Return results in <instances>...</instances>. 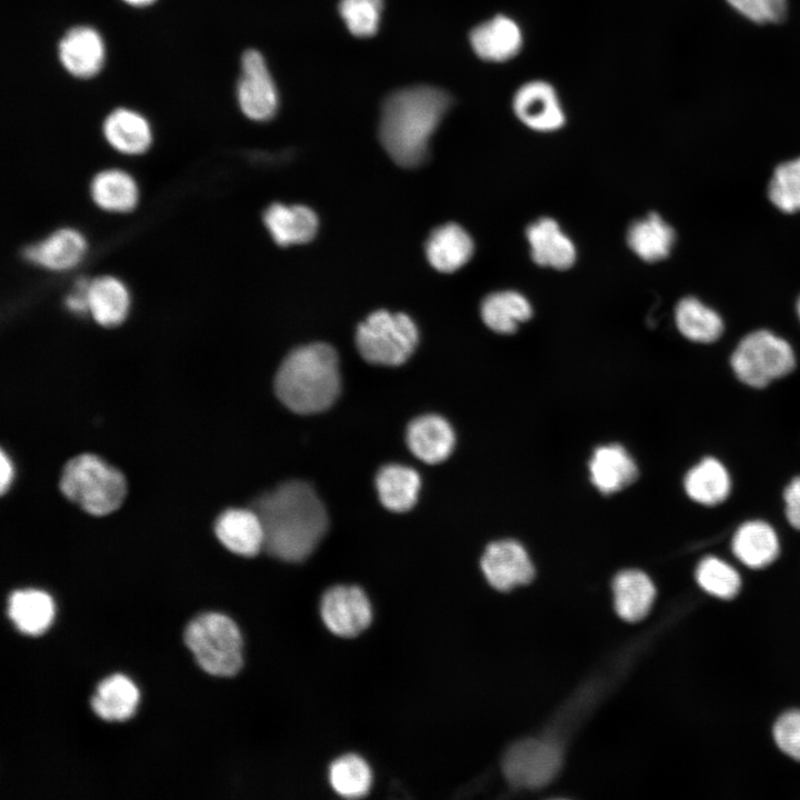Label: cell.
<instances>
[{"mask_svg":"<svg viewBox=\"0 0 800 800\" xmlns=\"http://www.w3.org/2000/svg\"><path fill=\"white\" fill-rule=\"evenodd\" d=\"M88 279H78L73 289L64 298V306L68 311L76 316L88 314L87 287Z\"/></svg>","mask_w":800,"mask_h":800,"instance_id":"41","label":"cell"},{"mask_svg":"<svg viewBox=\"0 0 800 800\" xmlns=\"http://www.w3.org/2000/svg\"><path fill=\"white\" fill-rule=\"evenodd\" d=\"M60 490L92 516H107L123 502L127 482L120 470L92 453L76 456L63 467Z\"/></svg>","mask_w":800,"mask_h":800,"instance_id":"4","label":"cell"},{"mask_svg":"<svg viewBox=\"0 0 800 800\" xmlns=\"http://www.w3.org/2000/svg\"><path fill=\"white\" fill-rule=\"evenodd\" d=\"M253 510L264 530V550L288 562L306 560L329 526L327 510L307 482L291 480L257 499Z\"/></svg>","mask_w":800,"mask_h":800,"instance_id":"1","label":"cell"},{"mask_svg":"<svg viewBox=\"0 0 800 800\" xmlns=\"http://www.w3.org/2000/svg\"><path fill=\"white\" fill-rule=\"evenodd\" d=\"M419 331L406 313L378 310L357 329L356 343L361 357L379 366L404 363L417 348Z\"/></svg>","mask_w":800,"mask_h":800,"instance_id":"6","label":"cell"},{"mask_svg":"<svg viewBox=\"0 0 800 800\" xmlns=\"http://www.w3.org/2000/svg\"><path fill=\"white\" fill-rule=\"evenodd\" d=\"M0 489L1 492H7L14 479V466L13 461L11 460L10 456H8L3 450L1 451V459H0Z\"/></svg>","mask_w":800,"mask_h":800,"instance_id":"42","label":"cell"},{"mask_svg":"<svg viewBox=\"0 0 800 800\" xmlns=\"http://www.w3.org/2000/svg\"><path fill=\"white\" fill-rule=\"evenodd\" d=\"M614 607L618 614L627 621H638L646 617L656 597L654 584L640 570H623L613 580Z\"/></svg>","mask_w":800,"mask_h":800,"instance_id":"30","label":"cell"},{"mask_svg":"<svg viewBox=\"0 0 800 800\" xmlns=\"http://www.w3.org/2000/svg\"><path fill=\"white\" fill-rule=\"evenodd\" d=\"M731 548L734 556L752 569L771 564L780 550L774 529L761 520L742 523L733 534Z\"/></svg>","mask_w":800,"mask_h":800,"instance_id":"24","label":"cell"},{"mask_svg":"<svg viewBox=\"0 0 800 800\" xmlns=\"http://www.w3.org/2000/svg\"><path fill=\"white\" fill-rule=\"evenodd\" d=\"M480 313L490 330L499 334H511L531 318L532 307L522 293L502 290L492 292L482 300Z\"/></svg>","mask_w":800,"mask_h":800,"instance_id":"29","label":"cell"},{"mask_svg":"<svg viewBox=\"0 0 800 800\" xmlns=\"http://www.w3.org/2000/svg\"><path fill=\"white\" fill-rule=\"evenodd\" d=\"M339 360L336 350L322 342L292 350L280 364L274 390L279 400L299 414L329 409L340 393Z\"/></svg>","mask_w":800,"mask_h":800,"instance_id":"3","label":"cell"},{"mask_svg":"<svg viewBox=\"0 0 800 800\" xmlns=\"http://www.w3.org/2000/svg\"><path fill=\"white\" fill-rule=\"evenodd\" d=\"M88 314L103 328H114L127 319L131 294L126 283L111 274L90 279L87 287Z\"/></svg>","mask_w":800,"mask_h":800,"instance_id":"18","label":"cell"},{"mask_svg":"<svg viewBox=\"0 0 800 800\" xmlns=\"http://www.w3.org/2000/svg\"><path fill=\"white\" fill-rule=\"evenodd\" d=\"M451 104V96L436 87L414 86L392 92L382 106L379 137L393 161L404 168L421 164Z\"/></svg>","mask_w":800,"mask_h":800,"instance_id":"2","label":"cell"},{"mask_svg":"<svg viewBox=\"0 0 800 800\" xmlns=\"http://www.w3.org/2000/svg\"><path fill=\"white\" fill-rule=\"evenodd\" d=\"M184 642L198 666L211 676L231 677L242 667L241 632L226 614L207 612L192 619Z\"/></svg>","mask_w":800,"mask_h":800,"instance_id":"5","label":"cell"},{"mask_svg":"<svg viewBox=\"0 0 800 800\" xmlns=\"http://www.w3.org/2000/svg\"><path fill=\"white\" fill-rule=\"evenodd\" d=\"M329 780L341 797L361 798L371 788L372 773L364 759L357 754H346L332 762Z\"/></svg>","mask_w":800,"mask_h":800,"instance_id":"34","label":"cell"},{"mask_svg":"<svg viewBox=\"0 0 800 800\" xmlns=\"http://www.w3.org/2000/svg\"><path fill=\"white\" fill-rule=\"evenodd\" d=\"M406 440L410 451L426 463L444 461L452 452L456 436L451 424L441 416L423 414L407 427Z\"/></svg>","mask_w":800,"mask_h":800,"instance_id":"16","label":"cell"},{"mask_svg":"<svg viewBox=\"0 0 800 800\" xmlns=\"http://www.w3.org/2000/svg\"><path fill=\"white\" fill-rule=\"evenodd\" d=\"M321 617L334 634L352 638L364 631L372 620L367 594L356 586H336L321 600Z\"/></svg>","mask_w":800,"mask_h":800,"instance_id":"10","label":"cell"},{"mask_svg":"<svg viewBox=\"0 0 800 800\" xmlns=\"http://www.w3.org/2000/svg\"><path fill=\"white\" fill-rule=\"evenodd\" d=\"M526 237L531 258L538 266L567 270L576 262V246L554 219L543 217L533 221L528 226Z\"/></svg>","mask_w":800,"mask_h":800,"instance_id":"15","label":"cell"},{"mask_svg":"<svg viewBox=\"0 0 800 800\" xmlns=\"http://www.w3.org/2000/svg\"><path fill=\"white\" fill-rule=\"evenodd\" d=\"M590 479L603 494L630 486L638 478V467L629 452L618 443L598 447L589 461Z\"/></svg>","mask_w":800,"mask_h":800,"instance_id":"21","label":"cell"},{"mask_svg":"<svg viewBox=\"0 0 800 800\" xmlns=\"http://www.w3.org/2000/svg\"><path fill=\"white\" fill-rule=\"evenodd\" d=\"M131 6L143 7L151 4L156 0H123Z\"/></svg>","mask_w":800,"mask_h":800,"instance_id":"43","label":"cell"},{"mask_svg":"<svg viewBox=\"0 0 800 800\" xmlns=\"http://www.w3.org/2000/svg\"><path fill=\"white\" fill-rule=\"evenodd\" d=\"M473 52L488 62H506L513 59L523 46V33L518 22L504 14H497L478 26L469 34Z\"/></svg>","mask_w":800,"mask_h":800,"instance_id":"14","label":"cell"},{"mask_svg":"<svg viewBox=\"0 0 800 800\" xmlns=\"http://www.w3.org/2000/svg\"><path fill=\"white\" fill-rule=\"evenodd\" d=\"M218 540L231 552L253 557L264 548V530L254 510L231 508L214 522Z\"/></svg>","mask_w":800,"mask_h":800,"instance_id":"17","label":"cell"},{"mask_svg":"<svg viewBox=\"0 0 800 800\" xmlns=\"http://www.w3.org/2000/svg\"><path fill=\"white\" fill-rule=\"evenodd\" d=\"M771 202L781 211H800V157L779 164L768 188Z\"/></svg>","mask_w":800,"mask_h":800,"instance_id":"36","label":"cell"},{"mask_svg":"<svg viewBox=\"0 0 800 800\" xmlns=\"http://www.w3.org/2000/svg\"><path fill=\"white\" fill-rule=\"evenodd\" d=\"M237 98L243 114L254 121H267L278 110L277 87L262 54L257 50H247L242 56Z\"/></svg>","mask_w":800,"mask_h":800,"instance_id":"9","label":"cell"},{"mask_svg":"<svg viewBox=\"0 0 800 800\" xmlns=\"http://www.w3.org/2000/svg\"><path fill=\"white\" fill-rule=\"evenodd\" d=\"M102 132L116 151L127 156L144 153L152 142L148 121L141 114L123 108L108 114L102 124Z\"/></svg>","mask_w":800,"mask_h":800,"instance_id":"25","label":"cell"},{"mask_svg":"<svg viewBox=\"0 0 800 800\" xmlns=\"http://www.w3.org/2000/svg\"><path fill=\"white\" fill-rule=\"evenodd\" d=\"M746 19L758 23H780L787 18L788 0H726Z\"/></svg>","mask_w":800,"mask_h":800,"instance_id":"38","label":"cell"},{"mask_svg":"<svg viewBox=\"0 0 800 800\" xmlns=\"http://www.w3.org/2000/svg\"><path fill=\"white\" fill-rule=\"evenodd\" d=\"M89 194L100 210L109 213L131 212L140 198L134 177L119 168L97 172L90 181Z\"/></svg>","mask_w":800,"mask_h":800,"instance_id":"20","label":"cell"},{"mask_svg":"<svg viewBox=\"0 0 800 800\" xmlns=\"http://www.w3.org/2000/svg\"><path fill=\"white\" fill-rule=\"evenodd\" d=\"M683 483L690 499L709 507L724 501L731 490V480L726 467L712 457H707L692 467L687 472Z\"/></svg>","mask_w":800,"mask_h":800,"instance_id":"32","label":"cell"},{"mask_svg":"<svg viewBox=\"0 0 800 800\" xmlns=\"http://www.w3.org/2000/svg\"><path fill=\"white\" fill-rule=\"evenodd\" d=\"M383 0H340L339 12L356 37H371L379 29Z\"/></svg>","mask_w":800,"mask_h":800,"instance_id":"37","label":"cell"},{"mask_svg":"<svg viewBox=\"0 0 800 800\" xmlns=\"http://www.w3.org/2000/svg\"><path fill=\"white\" fill-rule=\"evenodd\" d=\"M674 318L682 336L694 342H713L723 332L721 317L693 297L683 298L678 302Z\"/></svg>","mask_w":800,"mask_h":800,"instance_id":"33","label":"cell"},{"mask_svg":"<svg viewBox=\"0 0 800 800\" xmlns=\"http://www.w3.org/2000/svg\"><path fill=\"white\" fill-rule=\"evenodd\" d=\"M773 738L783 753L800 761V711L783 713L773 727Z\"/></svg>","mask_w":800,"mask_h":800,"instance_id":"39","label":"cell"},{"mask_svg":"<svg viewBox=\"0 0 800 800\" xmlns=\"http://www.w3.org/2000/svg\"><path fill=\"white\" fill-rule=\"evenodd\" d=\"M694 576L698 584L707 593L720 599L736 597L741 587L739 573L716 557L703 558L697 566Z\"/></svg>","mask_w":800,"mask_h":800,"instance_id":"35","label":"cell"},{"mask_svg":"<svg viewBox=\"0 0 800 800\" xmlns=\"http://www.w3.org/2000/svg\"><path fill=\"white\" fill-rule=\"evenodd\" d=\"M473 240L457 223H446L434 229L426 243V254L438 271L450 273L462 268L472 257Z\"/></svg>","mask_w":800,"mask_h":800,"instance_id":"23","label":"cell"},{"mask_svg":"<svg viewBox=\"0 0 800 800\" xmlns=\"http://www.w3.org/2000/svg\"><path fill=\"white\" fill-rule=\"evenodd\" d=\"M139 702L136 684L121 673L104 678L91 698L92 711L106 721H124L132 717Z\"/></svg>","mask_w":800,"mask_h":800,"instance_id":"28","label":"cell"},{"mask_svg":"<svg viewBox=\"0 0 800 800\" xmlns=\"http://www.w3.org/2000/svg\"><path fill=\"white\" fill-rule=\"evenodd\" d=\"M59 58L64 69L72 76L91 78L103 64V42L94 29L86 26L74 27L61 39Z\"/></svg>","mask_w":800,"mask_h":800,"instance_id":"19","label":"cell"},{"mask_svg":"<svg viewBox=\"0 0 800 800\" xmlns=\"http://www.w3.org/2000/svg\"><path fill=\"white\" fill-rule=\"evenodd\" d=\"M797 311H798V314H799V318H800V297H799L798 302H797Z\"/></svg>","mask_w":800,"mask_h":800,"instance_id":"44","label":"cell"},{"mask_svg":"<svg viewBox=\"0 0 800 800\" xmlns=\"http://www.w3.org/2000/svg\"><path fill=\"white\" fill-rule=\"evenodd\" d=\"M737 378L752 388H763L789 374L796 367L791 346L768 330L747 334L730 359Z\"/></svg>","mask_w":800,"mask_h":800,"instance_id":"7","label":"cell"},{"mask_svg":"<svg viewBox=\"0 0 800 800\" xmlns=\"http://www.w3.org/2000/svg\"><path fill=\"white\" fill-rule=\"evenodd\" d=\"M783 499L789 523L800 530V476L793 478L786 487Z\"/></svg>","mask_w":800,"mask_h":800,"instance_id":"40","label":"cell"},{"mask_svg":"<svg viewBox=\"0 0 800 800\" xmlns=\"http://www.w3.org/2000/svg\"><path fill=\"white\" fill-rule=\"evenodd\" d=\"M8 616L20 632L39 636L49 628L53 620V601L42 590H16L8 599Z\"/></svg>","mask_w":800,"mask_h":800,"instance_id":"26","label":"cell"},{"mask_svg":"<svg viewBox=\"0 0 800 800\" xmlns=\"http://www.w3.org/2000/svg\"><path fill=\"white\" fill-rule=\"evenodd\" d=\"M481 568L488 582L500 591L526 584L534 576V568L526 549L510 539L490 543L482 554Z\"/></svg>","mask_w":800,"mask_h":800,"instance_id":"12","label":"cell"},{"mask_svg":"<svg viewBox=\"0 0 800 800\" xmlns=\"http://www.w3.org/2000/svg\"><path fill=\"white\" fill-rule=\"evenodd\" d=\"M87 251L88 242L83 233L78 229L63 227L27 246L23 258L44 270L66 272L79 266Z\"/></svg>","mask_w":800,"mask_h":800,"instance_id":"13","label":"cell"},{"mask_svg":"<svg viewBox=\"0 0 800 800\" xmlns=\"http://www.w3.org/2000/svg\"><path fill=\"white\" fill-rule=\"evenodd\" d=\"M420 484V476L414 469L398 463L383 466L376 476L379 499L393 512H406L414 507Z\"/></svg>","mask_w":800,"mask_h":800,"instance_id":"27","label":"cell"},{"mask_svg":"<svg viewBox=\"0 0 800 800\" xmlns=\"http://www.w3.org/2000/svg\"><path fill=\"white\" fill-rule=\"evenodd\" d=\"M263 222L273 241L281 247L306 243L318 231L317 214L302 204L272 203L263 213Z\"/></svg>","mask_w":800,"mask_h":800,"instance_id":"22","label":"cell"},{"mask_svg":"<svg viewBox=\"0 0 800 800\" xmlns=\"http://www.w3.org/2000/svg\"><path fill=\"white\" fill-rule=\"evenodd\" d=\"M674 240V230L654 212L634 221L627 233L629 248L646 262L666 259Z\"/></svg>","mask_w":800,"mask_h":800,"instance_id":"31","label":"cell"},{"mask_svg":"<svg viewBox=\"0 0 800 800\" xmlns=\"http://www.w3.org/2000/svg\"><path fill=\"white\" fill-rule=\"evenodd\" d=\"M560 764L561 754L556 744L539 739H526L507 751L502 769L511 784L540 788L554 778Z\"/></svg>","mask_w":800,"mask_h":800,"instance_id":"8","label":"cell"},{"mask_svg":"<svg viewBox=\"0 0 800 800\" xmlns=\"http://www.w3.org/2000/svg\"><path fill=\"white\" fill-rule=\"evenodd\" d=\"M516 117L537 132H553L566 123V113L556 89L547 81L523 83L512 99Z\"/></svg>","mask_w":800,"mask_h":800,"instance_id":"11","label":"cell"}]
</instances>
